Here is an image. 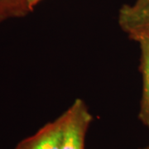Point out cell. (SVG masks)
<instances>
[{
  "label": "cell",
  "instance_id": "cell-4",
  "mask_svg": "<svg viewBox=\"0 0 149 149\" xmlns=\"http://www.w3.org/2000/svg\"><path fill=\"white\" fill-rule=\"evenodd\" d=\"M140 48V71L143 79V92L140 101L139 118L149 128V40L139 42Z\"/></svg>",
  "mask_w": 149,
  "mask_h": 149
},
{
  "label": "cell",
  "instance_id": "cell-5",
  "mask_svg": "<svg viewBox=\"0 0 149 149\" xmlns=\"http://www.w3.org/2000/svg\"><path fill=\"white\" fill-rule=\"evenodd\" d=\"M29 13L25 0H0V23L26 17Z\"/></svg>",
  "mask_w": 149,
  "mask_h": 149
},
{
  "label": "cell",
  "instance_id": "cell-6",
  "mask_svg": "<svg viewBox=\"0 0 149 149\" xmlns=\"http://www.w3.org/2000/svg\"><path fill=\"white\" fill-rule=\"evenodd\" d=\"M41 1H42V0H25V2H26V3H27V7H28L30 12H32V11L34 10L35 7H36Z\"/></svg>",
  "mask_w": 149,
  "mask_h": 149
},
{
  "label": "cell",
  "instance_id": "cell-3",
  "mask_svg": "<svg viewBox=\"0 0 149 149\" xmlns=\"http://www.w3.org/2000/svg\"><path fill=\"white\" fill-rule=\"evenodd\" d=\"M65 113L45 124L37 133L22 140L14 149H61Z\"/></svg>",
  "mask_w": 149,
  "mask_h": 149
},
{
  "label": "cell",
  "instance_id": "cell-7",
  "mask_svg": "<svg viewBox=\"0 0 149 149\" xmlns=\"http://www.w3.org/2000/svg\"><path fill=\"white\" fill-rule=\"evenodd\" d=\"M143 149H149V146L148 147H147V148H143Z\"/></svg>",
  "mask_w": 149,
  "mask_h": 149
},
{
  "label": "cell",
  "instance_id": "cell-1",
  "mask_svg": "<svg viewBox=\"0 0 149 149\" xmlns=\"http://www.w3.org/2000/svg\"><path fill=\"white\" fill-rule=\"evenodd\" d=\"M65 113L61 149H85V140L92 114L85 102L76 99Z\"/></svg>",
  "mask_w": 149,
  "mask_h": 149
},
{
  "label": "cell",
  "instance_id": "cell-2",
  "mask_svg": "<svg viewBox=\"0 0 149 149\" xmlns=\"http://www.w3.org/2000/svg\"><path fill=\"white\" fill-rule=\"evenodd\" d=\"M118 23L132 40H149V0L123 4L118 10Z\"/></svg>",
  "mask_w": 149,
  "mask_h": 149
}]
</instances>
